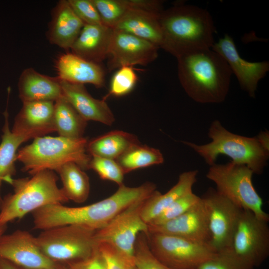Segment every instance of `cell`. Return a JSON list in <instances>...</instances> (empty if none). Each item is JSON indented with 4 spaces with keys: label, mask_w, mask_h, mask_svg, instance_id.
<instances>
[{
    "label": "cell",
    "mask_w": 269,
    "mask_h": 269,
    "mask_svg": "<svg viewBox=\"0 0 269 269\" xmlns=\"http://www.w3.org/2000/svg\"><path fill=\"white\" fill-rule=\"evenodd\" d=\"M145 200L130 206L97 230L95 237L98 244H110L126 256L134 259V247L138 235L148 232V225L141 215Z\"/></svg>",
    "instance_id": "12"
},
{
    "label": "cell",
    "mask_w": 269,
    "mask_h": 269,
    "mask_svg": "<svg viewBox=\"0 0 269 269\" xmlns=\"http://www.w3.org/2000/svg\"><path fill=\"white\" fill-rule=\"evenodd\" d=\"M140 143L133 134L113 131L88 141L86 151L91 156L116 160L129 149Z\"/></svg>",
    "instance_id": "25"
},
{
    "label": "cell",
    "mask_w": 269,
    "mask_h": 269,
    "mask_svg": "<svg viewBox=\"0 0 269 269\" xmlns=\"http://www.w3.org/2000/svg\"><path fill=\"white\" fill-rule=\"evenodd\" d=\"M55 67L60 80L83 84H91L97 88L105 84V73L101 64L87 61L71 52L60 55Z\"/></svg>",
    "instance_id": "21"
},
{
    "label": "cell",
    "mask_w": 269,
    "mask_h": 269,
    "mask_svg": "<svg viewBox=\"0 0 269 269\" xmlns=\"http://www.w3.org/2000/svg\"><path fill=\"white\" fill-rule=\"evenodd\" d=\"M99 248L106 260L108 269H137L134 259L126 256L112 245L101 243L99 244Z\"/></svg>",
    "instance_id": "36"
},
{
    "label": "cell",
    "mask_w": 269,
    "mask_h": 269,
    "mask_svg": "<svg viewBox=\"0 0 269 269\" xmlns=\"http://www.w3.org/2000/svg\"><path fill=\"white\" fill-rule=\"evenodd\" d=\"M104 25L114 29L129 10L128 0H92Z\"/></svg>",
    "instance_id": "30"
},
{
    "label": "cell",
    "mask_w": 269,
    "mask_h": 269,
    "mask_svg": "<svg viewBox=\"0 0 269 269\" xmlns=\"http://www.w3.org/2000/svg\"><path fill=\"white\" fill-rule=\"evenodd\" d=\"M156 190L155 184L150 182L134 187L123 184L110 197L90 205L77 207L62 204L45 206L31 213L33 228L42 231L78 225L97 231L130 206L149 197Z\"/></svg>",
    "instance_id": "1"
},
{
    "label": "cell",
    "mask_w": 269,
    "mask_h": 269,
    "mask_svg": "<svg viewBox=\"0 0 269 269\" xmlns=\"http://www.w3.org/2000/svg\"><path fill=\"white\" fill-rule=\"evenodd\" d=\"M19 97L22 102H55L62 96L60 80L37 72L32 68L24 69L18 81Z\"/></svg>",
    "instance_id": "22"
},
{
    "label": "cell",
    "mask_w": 269,
    "mask_h": 269,
    "mask_svg": "<svg viewBox=\"0 0 269 269\" xmlns=\"http://www.w3.org/2000/svg\"><path fill=\"white\" fill-rule=\"evenodd\" d=\"M148 232L182 237L202 244H209L211 235L203 201L198 203L180 216L155 226L148 225Z\"/></svg>",
    "instance_id": "16"
},
{
    "label": "cell",
    "mask_w": 269,
    "mask_h": 269,
    "mask_svg": "<svg viewBox=\"0 0 269 269\" xmlns=\"http://www.w3.org/2000/svg\"><path fill=\"white\" fill-rule=\"evenodd\" d=\"M114 29L104 24H84L70 50L73 54L101 64L109 55Z\"/></svg>",
    "instance_id": "20"
},
{
    "label": "cell",
    "mask_w": 269,
    "mask_h": 269,
    "mask_svg": "<svg viewBox=\"0 0 269 269\" xmlns=\"http://www.w3.org/2000/svg\"><path fill=\"white\" fill-rule=\"evenodd\" d=\"M3 115L4 124L0 143V189L2 181L9 183L12 180V176L15 173L14 162L16 150L22 143L27 141L24 137L13 134L10 130L7 109L3 113ZM1 201L0 195V207Z\"/></svg>",
    "instance_id": "28"
},
{
    "label": "cell",
    "mask_w": 269,
    "mask_h": 269,
    "mask_svg": "<svg viewBox=\"0 0 269 269\" xmlns=\"http://www.w3.org/2000/svg\"><path fill=\"white\" fill-rule=\"evenodd\" d=\"M95 230L78 225L42 230L35 237L43 253L58 263L67 264L89 257L98 247Z\"/></svg>",
    "instance_id": "8"
},
{
    "label": "cell",
    "mask_w": 269,
    "mask_h": 269,
    "mask_svg": "<svg viewBox=\"0 0 269 269\" xmlns=\"http://www.w3.org/2000/svg\"><path fill=\"white\" fill-rule=\"evenodd\" d=\"M0 258L23 269H55L61 264L47 257L37 244L35 236L22 230L0 237Z\"/></svg>",
    "instance_id": "13"
},
{
    "label": "cell",
    "mask_w": 269,
    "mask_h": 269,
    "mask_svg": "<svg viewBox=\"0 0 269 269\" xmlns=\"http://www.w3.org/2000/svg\"><path fill=\"white\" fill-rule=\"evenodd\" d=\"M68 1L74 12L84 24H103L92 0H68Z\"/></svg>",
    "instance_id": "37"
},
{
    "label": "cell",
    "mask_w": 269,
    "mask_h": 269,
    "mask_svg": "<svg viewBox=\"0 0 269 269\" xmlns=\"http://www.w3.org/2000/svg\"><path fill=\"white\" fill-rule=\"evenodd\" d=\"M200 199L193 192L188 193L173 202L147 225H159L172 220L187 211Z\"/></svg>",
    "instance_id": "32"
},
{
    "label": "cell",
    "mask_w": 269,
    "mask_h": 269,
    "mask_svg": "<svg viewBox=\"0 0 269 269\" xmlns=\"http://www.w3.org/2000/svg\"><path fill=\"white\" fill-rule=\"evenodd\" d=\"M198 172L194 170L180 174L176 184L164 194L156 190L144 202L141 212L143 220L148 224L177 199L193 192Z\"/></svg>",
    "instance_id": "24"
},
{
    "label": "cell",
    "mask_w": 269,
    "mask_h": 269,
    "mask_svg": "<svg viewBox=\"0 0 269 269\" xmlns=\"http://www.w3.org/2000/svg\"><path fill=\"white\" fill-rule=\"evenodd\" d=\"M130 9L141 10L159 14L163 9V2L158 0H128Z\"/></svg>",
    "instance_id": "39"
},
{
    "label": "cell",
    "mask_w": 269,
    "mask_h": 269,
    "mask_svg": "<svg viewBox=\"0 0 269 269\" xmlns=\"http://www.w3.org/2000/svg\"><path fill=\"white\" fill-rule=\"evenodd\" d=\"M87 138L73 139L60 136H41L18 150L16 160L22 170L32 175L39 171H57L68 162H74L83 170L88 169L91 156L86 151Z\"/></svg>",
    "instance_id": "6"
},
{
    "label": "cell",
    "mask_w": 269,
    "mask_h": 269,
    "mask_svg": "<svg viewBox=\"0 0 269 269\" xmlns=\"http://www.w3.org/2000/svg\"><path fill=\"white\" fill-rule=\"evenodd\" d=\"M84 25L68 0H60L52 9L46 36L50 43L68 50L71 49Z\"/></svg>",
    "instance_id": "19"
},
{
    "label": "cell",
    "mask_w": 269,
    "mask_h": 269,
    "mask_svg": "<svg viewBox=\"0 0 269 269\" xmlns=\"http://www.w3.org/2000/svg\"><path fill=\"white\" fill-rule=\"evenodd\" d=\"M159 14L131 9L118 22L114 29L132 34L159 48L162 42Z\"/></svg>",
    "instance_id": "23"
},
{
    "label": "cell",
    "mask_w": 269,
    "mask_h": 269,
    "mask_svg": "<svg viewBox=\"0 0 269 269\" xmlns=\"http://www.w3.org/2000/svg\"><path fill=\"white\" fill-rule=\"evenodd\" d=\"M146 236L153 254L171 269H196L216 253L208 244L178 236L149 232Z\"/></svg>",
    "instance_id": "9"
},
{
    "label": "cell",
    "mask_w": 269,
    "mask_h": 269,
    "mask_svg": "<svg viewBox=\"0 0 269 269\" xmlns=\"http://www.w3.org/2000/svg\"><path fill=\"white\" fill-rule=\"evenodd\" d=\"M159 48L130 33L114 29L107 63L111 72L123 66H145L158 56Z\"/></svg>",
    "instance_id": "14"
},
{
    "label": "cell",
    "mask_w": 269,
    "mask_h": 269,
    "mask_svg": "<svg viewBox=\"0 0 269 269\" xmlns=\"http://www.w3.org/2000/svg\"><path fill=\"white\" fill-rule=\"evenodd\" d=\"M196 269H254L242 261L231 248L216 252Z\"/></svg>",
    "instance_id": "34"
},
{
    "label": "cell",
    "mask_w": 269,
    "mask_h": 269,
    "mask_svg": "<svg viewBox=\"0 0 269 269\" xmlns=\"http://www.w3.org/2000/svg\"><path fill=\"white\" fill-rule=\"evenodd\" d=\"M134 259L137 269H171L160 262L153 254L145 233H140L136 239Z\"/></svg>",
    "instance_id": "31"
},
{
    "label": "cell",
    "mask_w": 269,
    "mask_h": 269,
    "mask_svg": "<svg viewBox=\"0 0 269 269\" xmlns=\"http://www.w3.org/2000/svg\"><path fill=\"white\" fill-rule=\"evenodd\" d=\"M201 198L211 235L209 245L216 252L231 248L243 209L212 188H209Z\"/></svg>",
    "instance_id": "11"
},
{
    "label": "cell",
    "mask_w": 269,
    "mask_h": 269,
    "mask_svg": "<svg viewBox=\"0 0 269 269\" xmlns=\"http://www.w3.org/2000/svg\"><path fill=\"white\" fill-rule=\"evenodd\" d=\"M54 171L45 170L30 178L12 179L9 184L13 193L2 199L0 207V227L22 218L27 214L45 206L62 204L69 200L57 184Z\"/></svg>",
    "instance_id": "4"
},
{
    "label": "cell",
    "mask_w": 269,
    "mask_h": 269,
    "mask_svg": "<svg viewBox=\"0 0 269 269\" xmlns=\"http://www.w3.org/2000/svg\"><path fill=\"white\" fill-rule=\"evenodd\" d=\"M116 161L125 174L138 168L161 164L164 158L159 149L139 143L131 147Z\"/></svg>",
    "instance_id": "29"
},
{
    "label": "cell",
    "mask_w": 269,
    "mask_h": 269,
    "mask_svg": "<svg viewBox=\"0 0 269 269\" xmlns=\"http://www.w3.org/2000/svg\"><path fill=\"white\" fill-rule=\"evenodd\" d=\"M268 222L244 209L238 222L231 248L253 269L260 266L269 256Z\"/></svg>",
    "instance_id": "10"
},
{
    "label": "cell",
    "mask_w": 269,
    "mask_h": 269,
    "mask_svg": "<svg viewBox=\"0 0 269 269\" xmlns=\"http://www.w3.org/2000/svg\"><path fill=\"white\" fill-rule=\"evenodd\" d=\"M177 59L178 78L189 97L202 104L220 103L225 100L232 72L219 54L210 48Z\"/></svg>",
    "instance_id": "3"
},
{
    "label": "cell",
    "mask_w": 269,
    "mask_h": 269,
    "mask_svg": "<svg viewBox=\"0 0 269 269\" xmlns=\"http://www.w3.org/2000/svg\"><path fill=\"white\" fill-rule=\"evenodd\" d=\"M159 21L162 32L160 48L176 58L211 48L215 28L206 9L195 5L177 4L163 10Z\"/></svg>",
    "instance_id": "2"
},
{
    "label": "cell",
    "mask_w": 269,
    "mask_h": 269,
    "mask_svg": "<svg viewBox=\"0 0 269 269\" xmlns=\"http://www.w3.org/2000/svg\"><path fill=\"white\" fill-rule=\"evenodd\" d=\"M61 178L65 196L77 203L85 202L90 193V181L87 174L74 162H68L57 171Z\"/></svg>",
    "instance_id": "27"
},
{
    "label": "cell",
    "mask_w": 269,
    "mask_h": 269,
    "mask_svg": "<svg viewBox=\"0 0 269 269\" xmlns=\"http://www.w3.org/2000/svg\"><path fill=\"white\" fill-rule=\"evenodd\" d=\"M69 269H108L106 260L98 247L88 258L66 264Z\"/></svg>",
    "instance_id": "38"
},
{
    "label": "cell",
    "mask_w": 269,
    "mask_h": 269,
    "mask_svg": "<svg viewBox=\"0 0 269 269\" xmlns=\"http://www.w3.org/2000/svg\"><path fill=\"white\" fill-rule=\"evenodd\" d=\"M7 226H3L0 227V237L4 234V232L6 229Z\"/></svg>",
    "instance_id": "42"
},
{
    "label": "cell",
    "mask_w": 269,
    "mask_h": 269,
    "mask_svg": "<svg viewBox=\"0 0 269 269\" xmlns=\"http://www.w3.org/2000/svg\"><path fill=\"white\" fill-rule=\"evenodd\" d=\"M55 269H69V268L66 264H60Z\"/></svg>",
    "instance_id": "41"
},
{
    "label": "cell",
    "mask_w": 269,
    "mask_h": 269,
    "mask_svg": "<svg viewBox=\"0 0 269 269\" xmlns=\"http://www.w3.org/2000/svg\"><path fill=\"white\" fill-rule=\"evenodd\" d=\"M22 103L21 110L15 118L12 133L28 140L56 131L53 118L54 102Z\"/></svg>",
    "instance_id": "17"
},
{
    "label": "cell",
    "mask_w": 269,
    "mask_h": 269,
    "mask_svg": "<svg viewBox=\"0 0 269 269\" xmlns=\"http://www.w3.org/2000/svg\"><path fill=\"white\" fill-rule=\"evenodd\" d=\"M53 118L59 136L73 139L83 137L87 121L63 96L54 102Z\"/></svg>",
    "instance_id": "26"
},
{
    "label": "cell",
    "mask_w": 269,
    "mask_h": 269,
    "mask_svg": "<svg viewBox=\"0 0 269 269\" xmlns=\"http://www.w3.org/2000/svg\"><path fill=\"white\" fill-rule=\"evenodd\" d=\"M211 141L198 145L183 141L201 156L210 166L215 163L219 155H226L233 161L246 165L254 174L263 173L269 158V148L258 136L249 137L227 130L217 120L212 122L208 133Z\"/></svg>",
    "instance_id": "5"
},
{
    "label": "cell",
    "mask_w": 269,
    "mask_h": 269,
    "mask_svg": "<svg viewBox=\"0 0 269 269\" xmlns=\"http://www.w3.org/2000/svg\"><path fill=\"white\" fill-rule=\"evenodd\" d=\"M60 83L62 96L86 121H94L107 126L114 123V115L106 99L93 97L84 85L62 80H60Z\"/></svg>",
    "instance_id": "18"
},
{
    "label": "cell",
    "mask_w": 269,
    "mask_h": 269,
    "mask_svg": "<svg viewBox=\"0 0 269 269\" xmlns=\"http://www.w3.org/2000/svg\"><path fill=\"white\" fill-rule=\"evenodd\" d=\"M0 269H23L5 260L0 258Z\"/></svg>",
    "instance_id": "40"
},
{
    "label": "cell",
    "mask_w": 269,
    "mask_h": 269,
    "mask_svg": "<svg viewBox=\"0 0 269 269\" xmlns=\"http://www.w3.org/2000/svg\"><path fill=\"white\" fill-rule=\"evenodd\" d=\"M88 169L95 171L103 180L114 182L119 186L123 184L125 173L115 160L91 156Z\"/></svg>",
    "instance_id": "35"
},
{
    "label": "cell",
    "mask_w": 269,
    "mask_h": 269,
    "mask_svg": "<svg viewBox=\"0 0 269 269\" xmlns=\"http://www.w3.org/2000/svg\"><path fill=\"white\" fill-rule=\"evenodd\" d=\"M253 174L246 165L231 161L210 166L206 177L215 184L219 194L241 209L269 221V215L263 209L262 199L253 184Z\"/></svg>",
    "instance_id": "7"
},
{
    "label": "cell",
    "mask_w": 269,
    "mask_h": 269,
    "mask_svg": "<svg viewBox=\"0 0 269 269\" xmlns=\"http://www.w3.org/2000/svg\"><path fill=\"white\" fill-rule=\"evenodd\" d=\"M211 49L226 60L242 89L250 97L254 98L258 83L269 70V62H252L243 59L237 51L233 38L228 34L214 42Z\"/></svg>",
    "instance_id": "15"
},
{
    "label": "cell",
    "mask_w": 269,
    "mask_h": 269,
    "mask_svg": "<svg viewBox=\"0 0 269 269\" xmlns=\"http://www.w3.org/2000/svg\"><path fill=\"white\" fill-rule=\"evenodd\" d=\"M113 76L109 93L104 98L110 96L120 97L130 93L138 80L137 76L132 66H123L118 69Z\"/></svg>",
    "instance_id": "33"
}]
</instances>
